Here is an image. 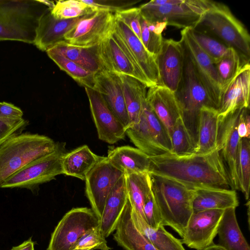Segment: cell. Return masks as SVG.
I'll use <instances>...</instances> for the list:
<instances>
[{"instance_id":"6da1fadb","label":"cell","mask_w":250,"mask_h":250,"mask_svg":"<svg viewBox=\"0 0 250 250\" xmlns=\"http://www.w3.org/2000/svg\"><path fill=\"white\" fill-rule=\"evenodd\" d=\"M150 157L148 172L193 188L229 189L228 174L219 151L177 156L167 153Z\"/></svg>"},{"instance_id":"7a4b0ae2","label":"cell","mask_w":250,"mask_h":250,"mask_svg":"<svg viewBox=\"0 0 250 250\" xmlns=\"http://www.w3.org/2000/svg\"><path fill=\"white\" fill-rule=\"evenodd\" d=\"M149 175L152 192L163 226L171 227L182 238L193 212L195 189L167 178Z\"/></svg>"},{"instance_id":"3957f363","label":"cell","mask_w":250,"mask_h":250,"mask_svg":"<svg viewBox=\"0 0 250 250\" xmlns=\"http://www.w3.org/2000/svg\"><path fill=\"white\" fill-rule=\"evenodd\" d=\"M221 41L250 61V36L245 25L226 4L207 0L205 11L195 28Z\"/></svg>"},{"instance_id":"277c9868","label":"cell","mask_w":250,"mask_h":250,"mask_svg":"<svg viewBox=\"0 0 250 250\" xmlns=\"http://www.w3.org/2000/svg\"><path fill=\"white\" fill-rule=\"evenodd\" d=\"M58 143L47 136L29 132L15 134L0 146V188L20 169L54 151Z\"/></svg>"},{"instance_id":"5b68a950","label":"cell","mask_w":250,"mask_h":250,"mask_svg":"<svg viewBox=\"0 0 250 250\" xmlns=\"http://www.w3.org/2000/svg\"><path fill=\"white\" fill-rule=\"evenodd\" d=\"M45 6L39 0H0V41L34 43Z\"/></svg>"},{"instance_id":"8992f818","label":"cell","mask_w":250,"mask_h":250,"mask_svg":"<svg viewBox=\"0 0 250 250\" xmlns=\"http://www.w3.org/2000/svg\"><path fill=\"white\" fill-rule=\"evenodd\" d=\"M174 94L181 118L195 149L201 108L204 106L212 107L216 109L217 107L197 76L185 51L183 76Z\"/></svg>"},{"instance_id":"52a82bcc","label":"cell","mask_w":250,"mask_h":250,"mask_svg":"<svg viewBox=\"0 0 250 250\" xmlns=\"http://www.w3.org/2000/svg\"><path fill=\"white\" fill-rule=\"evenodd\" d=\"M146 95L142 100L139 121L128 127L125 134L137 148L149 157L171 153L172 146L169 134L147 104Z\"/></svg>"},{"instance_id":"ba28073f","label":"cell","mask_w":250,"mask_h":250,"mask_svg":"<svg viewBox=\"0 0 250 250\" xmlns=\"http://www.w3.org/2000/svg\"><path fill=\"white\" fill-rule=\"evenodd\" d=\"M65 144L58 143L52 152L29 163L9 177L1 188H24L36 193L39 186L63 174L62 159L66 153Z\"/></svg>"},{"instance_id":"9c48e42d","label":"cell","mask_w":250,"mask_h":250,"mask_svg":"<svg viewBox=\"0 0 250 250\" xmlns=\"http://www.w3.org/2000/svg\"><path fill=\"white\" fill-rule=\"evenodd\" d=\"M95 48L104 70L133 77L147 87L153 86L113 27L110 33Z\"/></svg>"},{"instance_id":"30bf717a","label":"cell","mask_w":250,"mask_h":250,"mask_svg":"<svg viewBox=\"0 0 250 250\" xmlns=\"http://www.w3.org/2000/svg\"><path fill=\"white\" fill-rule=\"evenodd\" d=\"M207 6V0H175L158 5L150 1L140 5L141 16L148 22H164L179 28H193Z\"/></svg>"},{"instance_id":"8fae6325","label":"cell","mask_w":250,"mask_h":250,"mask_svg":"<svg viewBox=\"0 0 250 250\" xmlns=\"http://www.w3.org/2000/svg\"><path fill=\"white\" fill-rule=\"evenodd\" d=\"M99 225L100 220L91 208H73L55 227L46 250H70L86 232Z\"/></svg>"},{"instance_id":"7c38bea8","label":"cell","mask_w":250,"mask_h":250,"mask_svg":"<svg viewBox=\"0 0 250 250\" xmlns=\"http://www.w3.org/2000/svg\"><path fill=\"white\" fill-rule=\"evenodd\" d=\"M124 172L115 167L107 157L101 156L85 179V194L91 209L100 220L106 201Z\"/></svg>"},{"instance_id":"4fadbf2b","label":"cell","mask_w":250,"mask_h":250,"mask_svg":"<svg viewBox=\"0 0 250 250\" xmlns=\"http://www.w3.org/2000/svg\"><path fill=\"white\" fill-rule=\"evenodd\" d=\"M242 109L219 116L217 148L227 169L230 186L234 190H239L237 161L240 138L237 128Z\"/></svg>"},{"instance_id":"5bb4252c","label":"cell","mask_w":250,"mask_h":250,"mask_svg":"<svg viewBox=\"0 0 250 250\" xmlns=\"http://www.w3.org/2000/svg\"><path fill=\"white\" fill-rule=\"evenodd\" d=\"M181 41L194 70L210 99L218 108L222 87L215 65L192 36L190 28L181 31Z\"/></svg>"},{"instance_id":"9a60e30c","label":"cell","mask_w":250,"mask_h":250,"mask_svg":"<svg viewBox=\"0 0 250 250\" xmlns=\"http://www.w3.org/2000/svg\"><path fill=\"white\" fill-rule=\"evenodd\" d=\"M114 20V14L106 11H96L86 15L65 34L64 41L79 46H94L110 33Z\"/></svg>"},{"instance_id":"2e32d148","label":"cell","mask_w":250,"mask_h":250,"mask_svg":"<svg viewBox=\"0 0 250 250\" xmlns=\"http://www.w3.org/2000/svg\"><path fill=\"white\" fill-rule=\"evenodd\" d=\"M224 211L213 209L193 212L182 238V243L196 250H204L213 244Z\"/></svg>"},{"instance_id":"e0dca14e","label":"cell","mask_w":250,"mask_h":250,"mask_svg":"<svg viewBox=\"0 0 250 250\" xmlns=\"http://www.w3.org/2000/svg\"><path fill=\"white\" fill-rule=\"evenodd\" d=\"M85 90L99 139L109 144H114L124 139L126 129L101 94L89 88H85Z\"/></svg>"},{"instance_id":"ac0fdd59","label":"cell","mask_w":250,"mask_h":250,"mask_svg":"<svg viewBox=\"0 0 250 250\" xmlns=\"http://www.w3.org/2000/svg\"><path fill=\"white\" fill-rule=\"evenodd\" d=\"M185 51L181 41L164 39L161 50L156 57L159 75V85L174 93L183 76Z\"/></svg>"},{"instance_id":"d6986e66","label":"cell","mask_w":250,"mask_h":250,"mask_svg":"<svg viewBox=\"0 0 250 250\" xmlns=\"http://www.w3.org/2000/svg\"><path fill=\"white\" fill-rule=\"evenodd\" d=\"M83 16L67 20L58 19L47 8L39 21L33 44L40 50L46 51L58 42L64 41L65 34Z\"/></svg>"},{"instance_id":"ffe728a7","label":"cell","mask_w":250,"mask_h":250,"mask_svg":"<svg viewBox=\"0 0 250 250\" xmlns=\"http://www.w3.org/2000/svg\"><path fill=\"white\" fill-rule=\"evenodd\" d=\"M94 90L101 94L126 129L129 119L118 74L105 70L96 73Z\"/></svg>"},{"instance_id":"44dd1931","label":"cell","mask_w":250,"mask_h":250,"mask_svg":"<svg viewBox=\"0 0 250 250\" xmlns=\"http://www.w3.org/2000/svg\"><path fill=\"white\" fill-rule=\"evenodd\" d=\"M250 65L245 64L222 93L217 108L219 116L250 107Z\"/></svg>"},{"instance_id":"7402d4cb","label":"cell","mask_w":250,"mask_h":250,"mask_svg":"<svg viewBox=\"0 0 250 250\" xmlns=\"http://www.w3.org/2000/svg\"><path fill=\"white\" fill-rule=\"evenodd\" d=\"M113 28L123 39L143 72L153 86L158 85L159 75L156 57L146 49L141 41L130 28L115 17Z\"/></svg>"},{"instance_id":"603a6c76","label":"cell","mask_w":250,"mask_h":250,"mask_svg":"<svg viewBox=\"0 0 250 250\" xmlns=\"http://www.w3.org/2000/svg\"><path fill=\"white\" fill-rule=\"evenodd\" d=\"M146 100L170 137L175 122L181 117L174 93L165 86L156 85L149 87Z\"/></svg>"},{"instance_id":"cb8c5ba5","label":"cell","mask_w":250,"mask_h":250,"mask_svg":"<svg viewBox=\"0 0 250 250\" xmlns=\"http://www.w3.org/2000/svg\"><path fill=\"white\" fill-rule=\"evenodd\" d=\"M128 200L113 234V239L124 250H158L137 229L131 216Z\"/></svg>"},{"instance_id":"d4e9b609","label":"cell","mask_w":250,"mask_h":250,"mask_svg":"<svg viewBox=\"0 0 250 250\" xmlns=\"http://www.w3.org/2000/svg\"><path fill=\"white\" fill-rule=\"evenodd\" d=\"M127 200L124 175L109 195L100 220L99 227L105 238L115 231Z\"/></svg>"},{"instance_id":"484cf974","label":"cell","mask_w":250,"mask_h":250,"mask_svg":"<svg viewBox=\"0 0 250 250\" xmlns=\"http://www.w3.org/2000/svg\"><path fill=\"white\" fill-rule=\"evenodd\" d=\"M238 206L235 190L216 188L196 189L192 204L193 212L213 209L225 210L236 208Z\"/></svg>"},{"instance_id":"4316f807","label":"cell","mask_w":250,"mask_h":250,"mask_svg":"<svg viewBox=\"0 0 250 250\" xmlns=\"http://www.w3.org/2000/svg\"><path fill=\"white\" fill-rule=\"evenodd\" d=\"M107 157L124 173L148 172L150 157L138 148L129 146L109 149Z\"/></svg>"},{"instance_id":"83f0119b","label":"cell","mask_w":250,"mask_h":250,"mask_svg":"<svg viewBox=\"0 0 250 250\" xmlns=\"http://www.w3.org/2000/svg\"><path fill=\"white\" fill-rule=\"evenodd\" d=\"M219 115L217 109L204 106L200 110L197 143L194 153L207 154L217 148Z\"/></svg>"},{"instance_id":"f1b7e54d","label":"cell","mask_w":250,"mask_h":250,"mask_svg":"<svg viewBox=\"0 0 250 250\" xmlns=\"http://www.w3.org/2000/svg\"><path fill=\"white\" fill-rule=\"evenodd\" d=\"M101 157L93 152L86 145L67 152L62 159L63 174L84 181L87 174Z\"/></svg>"},{"instance_id":"f546056e","label":"cell","mask_w":250,"mask_h":250,"mask_svg":"<svg viewBox=\"0 0 250 250\" xmlns=\"http://www.w3.org/2000/svg\"><path fill=\"white\" fill-rule=\"evenodd\" d=\"M235 209L224 210L217 231L219 245L226 250H250L238 224Z\"/></svg>"},{"instance_id":"4dcf8cb0","label":"cell","mask_w":250,"mask_h":250,"mask_svg":"<svg viewBox=\"0 0 250 250\" xmlns=\"http://www.w3.org/2000/svg\"><path fill=\"white\" fill-rule=\"evenodd\" d=\"M46 52L61 55L94 73L104 70L97 56L95 46L91 47L79 46L63 41Z\"/></svg>"},{"instance_id":"1f68e13d","label":"cell","mask_w":250,"mask_h":250,"mask_svg":"<svg viewBox=\"0 0 250 250\" xmlns=\"http://www.w3.org/2000/svg\"><path fill=\"white\" fill-rule=\"evenodd\" d=\"M118 75L128 116L129 127L139 121L142 110V100L146 94L147 87L133 77L123 74Z\"/></svg>"},{"instance_id":"d6a6232c","label":"cell","mask_w":250,"mask_h":250,"mask_svg":"<svg viewBox=\"0 0 250 250\" xmlns=\"http://www.w3.org/2000/svg\"><path fill=\"white\" fill-rule=\"evenodd\" d=\"M131 216L137 229L158 250H186L181 240L167 231L163 226L157 229L150 227L132 207Z\"/></svg>"},{"instance_id":"836d02e7","label":"cell","mask_w":250,"mask_h":250,"mask_svg":"<svg viewBox=\"0 0 250 250\" xmlns=\"http://www.w3.org/2000/svg\"><path fill=\"white\" fill-rule=\"evenodd\" d=\"M125 187L132 209L144 220V203L151 192L149 172L124 173Z\"/></svg>"},{"instance_id":"e575fe53","label":"cell","mask_w":250,"mask_h":250,"mask_svg":"<svg viewBox=\"0 0 250 250\" xmlns=\"http://www.w3.org/2000/svg\"><path fill=\"white\" fill-rule=\"evenodd\" d=\"M250 63L234 49L229 47L227 53L214 63L222 87V93L235 78L243 66Z\"/></svg>"},{"instance_id":"d590c367","label":"cell","mask_w":250,"mask_h":250,"mask_svg":"<svg viewBox=\"0 0 250 250\" xmlns=\"http://www.w3.org/2000/svg\"><path fill=\"white\" fill-rule=\"evenodd\" d=\"M46 53L62 70L65 71L80 85L84 88L94 89L96 73L89 71L61 55L49 52Z\"/></svg>"},{"instance_id":"8d00e7d4","label":"cell","mask_w":250,"mask_h":250,"mask_svg":"<svg viewBox=\"0 0 250 250\" xmlns=\"http://www.w3.org/2000/svg\"><path fill=\"white\" fill-rule=\"evenodd\" d=\"M140 23L141 42L146 49L156 57L163 44L162 33L167 25L164 22H148L142 16Z\"/></svg>"},{"instance_id":"74e56055","label":"cell","mask_w":250,"mask_h":250,"mask_svg":"<svg viewBox=\"0 0 250 250\" xmlns=\"http://www.w3.org/2000/svg\"><path fill=\"white\" fill-rule=\"evenodd\" d=\"M237 172L239 190L249 200L250 186V138H241L237 161Z\"/></svg>"},{"instance_id":"f35d334b","label":"cell","mask_w":250,"mask_h":250,"mask_svg":"<svg viewBox=\"0 0 250 250\" xmlns=\"http://www.w3.org/2000/svg\"><path fill=\"white\" fill-rule=\"evenodd\" d=\"M192 36L200 48L216 63L227 53L229 47L213 36L196 28H190Z\"/></svg>"},{"instance_id":"ab89813d","label":"cell","mask_w":250,"mask_h":250,"mask_svg":"<svg viewBox=\"0 0 250 250\" xmlns=\"http://www.w3.org/2000/svg\"><path fill=\"white\" fill-rule=\"evenodd\" d=\"M50 11L55 18L60 20L78 18L95 11L82 0L57 1L54 7Z\"/></svg>"},{"instance_id":"60d3db41","label":"cell","mask_w":250,"mask_h":250,"mask_svg":"<svg viewBox=\"0 0 250 250\" xmlns=\"http://www.w3.org/2000/svg\"><path fill=\"white\" fill-rule=\"evenodd\" d=\"M170 138L171 154L183 156L194 153L195 147L181 117L175 122L171 130Z\"/></svg>"},{"instance_id":"b9f144b4","label":"cell","mask_w":250,"mask_h":250,"mask_svg":"<svg viewBox=\"0 0 250 250\" xmlns=\"http://www.w3.org/2000/svg\"><path fill=\"white\" fill-rule=\"evenodd\" d=\"M110 250L99 226L86 232L70 250Z\"/></svg>"},{"instance_id":"7bdbcfd3","label":"cell","mask_w":250,"mask_h":250,"mask_svg":"<svg viewBox=\"0 0 250 250\" xmlns=\"http://www.w3.org/2000/svg\"><path fill=\"white\" fill-rule=\"evenodd\" d=\"M85 4L91 6L94 11L104 10L115 13L126 9L139 0H82Z\"/></svg>"},{"instance_id":"ee69618b","label":"cell","mask_w":250,"mask_h":250,"mask_svg":"<svg viewBox=\"0 0 250 250\" xmlns=\"http://www.w3.org/2000/svg\"><path fill=\"white\" fill-rule=\"evenodd\" d=\"M114 14L115 18L124 23L141 41V15L139 8H130Z\"/></svg>"},{"instance_id":"f6af8a7d","label":"cell","mask_w":250,"mask_h":250,"mask_svg":"<svg viewBox=\"0 0 250 250\" xmlns=\"http://www.w3.org/2000/svg\"><path fill=\"white\" fill-rule=\"evenodd\" d=\"M28 125V121L23 118H0V146L10 136L21 133Z\"/></svg>"},{"instance_id":"bcb514c9","label":"cell","mask_w":250,"mask_h":250,"mask_svg":"<svg viewBox=\"0 0 250 250\" xmlns=\"http://www.w3.org/2000/svg\"><path fill=\"white\" fill-rule=\"evenodd\" d=\"M143 212L145 221L150 227L153 229H157L163 226L161 213L154 198L152 190L144 203Z\"/></svg>"},{"instance_id":"7dc6e473","label":"cell","mask_w":250,"mask_h":250,"mask_svg":"<svg viewBox=\"0 0 250 250\" xmlns=\"http://www.w3.org/2000/svg\"><path fill=\"white\" fill-rule=\"evenodd\" d=\"M250 107L244 108L240 113L237 125V133L239 138H250Z\"/></svg>"},{"instance_id":"c3c4849f","label":"cell","mask_w":250,"mask_h":250,"mask_svg":"<svg viewBox=\"0 0 250 250\" xmlns=\"http://www.w3.org/2000/svg\"><path fill=\"white\" fill-rule=\"evenodd\" d=\"M23 114L22 111L14 104L0 102V118L18 119L22 118Z\"/></svg>"},{"instance_id":"681fc988","label":"cell","mask_w":250,"mask_h":250,"mask_svg":"<svg viewBox=\"0 0 250 250\" xmlns=\"http://www.w3.org/2000/svg\"><path fill=\"white\" fill-rule=\"evenodd\" d=\"M34 245L35 242L30 237L20 245L13 247L10 250H35Z\"/></svg>"},{"instance_id":"f907efd6","label":"cell","mask_w":250,"mask_h":250,"mask_svg":"<svg viewBox=\"0 0 250 250\" xmlns=\"http://www.w3.org/2000/svg\"><path fill=\"white\" fill-rule=\"evenodd\" d=\"M42 3L46 6L49 9H52L55 5V3L53 1L50 0H39Z\"/></svg>"},{"instance_id":"816d5d0a","label":"cell","mask_w":250,"mask_h":250,"mask_svg":"<svg viewBox=\"0 0 250 250\" xmlns=\"http://www.w3.org/2000/svg\"><path fill=\"white\" fill-rule=\"evenodd\" d=\"M202 250H226L225 249L219 245L212 244L208 247Z\"/></svg>"}]
</instances>
